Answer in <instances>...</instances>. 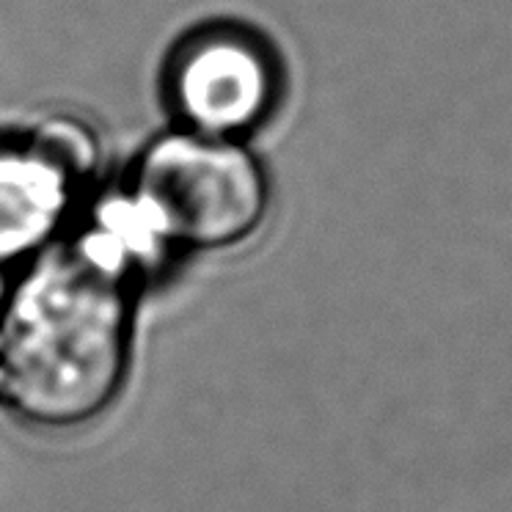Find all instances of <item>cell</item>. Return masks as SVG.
I'll return each mask as SVG.
<instances>
[{"label":"cell","mask_w":512,"mask_h":512,"mask_svg":"<svg viewBox=\"0 0 512 512\" xmlns=\"http://www.w3.org/2000/svg\"><path fill=\"white\" fill-rule=\"evenodd\" d=\"M163 215L182 254H215L251 240L270 210V179L245 141L171 124L122 174Z\"/></svg>","instance_id":"7a4b0ae2"},{"label":"cell","mask_w":512,"mask_h":512,"mask_svg":"<svg viewBox=\"0 0 512 512\" xmlns=\"http://www.w3.org/2000/svg\"><path fill=\"white\" fill-rule=\"evenodd\" d=\"M160 94L171 124L248 141L276 116L284 67L265 36L240 23H207L171 47Z\"/></svg>","instance_id":"3957f363"},{"label":"cell","mask_w":512,"mask_h":512,"mask_svg":"<svg viewBox=\"0 0 512 512\" xmlns=\"http://www.w3.org/2000/svg\"><path fill=\"white\" fill-rule=\"evenodd\" d=\"M141 295L69 237L9 276L0 295V408L47 433L105 416L127 383Z\"/></svg>","instance_id":"6da1fadb"},{"label":"cell","mask_w":512,"mask_h":512,"mask_svg":"<svg viewBox=\"0 0 512 512\" xmlns=\"http://www.w3.org/2000/svg\"><path fill=\"white\" fill-rule=\"evenodd\" d=\"M100 182L75 166L39 122L0 130V279L56 248Z\"/></svg>","instance_id":"277c9868"},{"label":"cell","mask_w":512,"mask_h":512,"mask_svg":"<svg viewBox=\"0 0 512 512\" xmlns=\"http://www.w3.org/2000/svg\"><path fill=\"white\" fill-rule=\"evenodd\" d=\"M67 237L141 292L168 279L188 259L155 204L124 177L102 179L91 190Z\"/></svg>","instance_id":"5b68a950"}]
</instances>
